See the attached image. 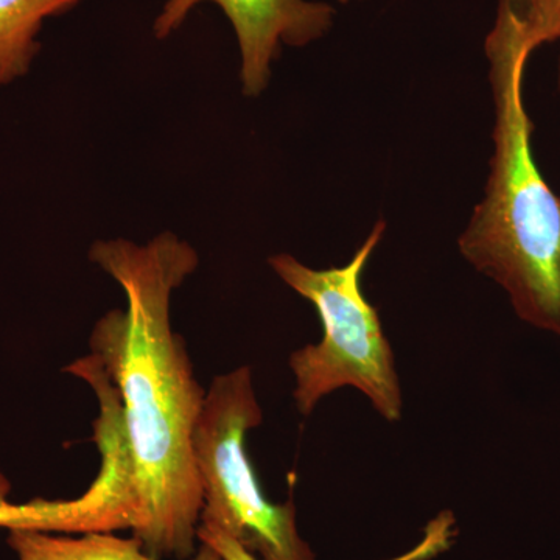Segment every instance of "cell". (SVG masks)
Instances as JSON below:
<instances>
[{"instance_id": "6da1fadb", "label": "cell", "mask_w": 560, "mask_h": 560, "mask_svg": "<svg viewBox=\"0 0 560 560\" xmlns=\"http://www.w3.org/2000/svg\"><path fill=\"white\" fill-rule=\"evenodd\" d=\"M90 259L119 283L127 307L95 324L91 355L116 393L130 470L131 533L161 560L198 550L202 489L194 433L206 389L172 327L173 291L198 268L197 250L172 232L145 245L98 241Z\"/></svg>"}, {"instance_id": "7a4b0ae2", "label": "cell", "mask_w": 560, "mask_h": 560, "mask_svg": "<svg viewBox=\"0 0 560 560\" xmlns=\"http://www.w3.org/2000/svg\"><path fill=\"white\" fill-rule=\"evenodd\" d=\"M533 54L508 14L486 38L495 128L485 198L460 234L464 259L499 283L518 319L560 338V197L533 156L534 125L523 102Z\"/></svg>"}, {"instance_id": "3957f363", "label": "cell", "mask_w": 560, "mask_h": 560, "mask_svg": "<svg viewBox=\"0 0 560 560\" xmlns=\"http://www.w3.org/2000/svg\"><path fill=\"white\" fill-rule=\"evenodd\" d=\"M385 230V221H378L345 267L315 270L285 253L270 259L276 275L315 307L323 326L319 342L294 350L289 359L293 399L302 416H311L335 390L353 388L366 396L386 422L401 420L404 396L396 357L377 308L361 285Z\"/></svg>"}, {"instance_id": "277c9868", "label": "cell", "mask_w": 560, "mask_h": 560, "mask_svg": "<svg viewBox=\"0 0 560 560\" xmlns=\"http://www.w3.org/2000/svg\"><path fill=\"white\" fill-rule=\"evenodd\" d=\"M261 420L250 366L217 375L206 389L194 433L200 525L223 530L260 560H316L298 529L293 501L271 503L250 463L246 438Z\"/></svg>"}, {"instance_id": "5b68a950", "label": "cell", "mask_w": 560, "mask_h": 560, "mask_svg": "<svg viewBox=\"0 0 560 560\" xmlns=\"http://www.w3.org/2000/svg\"><path fill=\"white\" fill-rule=\"evenodd\" d=\"M206 2L226 14L237 36L246 97L265 91L280 47L301 49L323 38L334 25V7L318 0H165L153 22V35L167 39Z\"/></svg>"}, {"instance_id": "8992f818", "label": "cell", "mask_w": 560, "mask_h": 560, "mask_svg": "<svg viewBox=\"0 0 560 560\" xmlns=\"http://www.w3.org/2000/svg\"><path fill=\"white\" fill-rule=\"evenodd\" d=\"M10 492V481L0 471V528L65 534L130 529L124 471L114 460L102 459L97 477L79 499L13 503Z\"/></svg>"}, {"instance_id": "52a82bcc", "label": "cell", "mask_w": 560, "mask_h": 560, "mask_svg": "<svg viewBox=\"0 0 560 560\" xmlns=\"http://www.w3.org/2000/svg\"><path fill=\"white\" fill-rule=\"evenodd\" d=\"M9 545L18 560H161L143 550L135 536L114 533L65 534L46 530H10ZM189 560H224L208 544H201Z\"/></svg>"}, {"instance_id": "ba28073f", "label": "cell", "mask_w": 560, "mask_h": 560, "mask_svg": "<svg viewBox=\"0 0 560 560\" xmlns=\"http://www.w3.org/2000/svg\"><path fill=\"white\" fill-rule=\"evenodd\" d=\"M84 0H0V86L27 75L40 50L44 22Z\"/></svg>"}, {"instance_id": "9c48e42d", "label": "cell", "mask_w": 560, "mask_h": 560, "mask_svg": "<svg viewBox=\"0 0 560 560\" xmlns=\"http://www.w3.org/2000/svg\"><path fill=\"white\" fill-rule=\"evenodd\" d=\"M499 9L521 25L533 51L560 39V0H500Z\"/></svg>"}, {"instance_id": "30bf717a", "label": "cell", "mask_w": 560, "mask_h": 560, "mask_svg": "<svg viewBox=\"0 0 560 560\" xmlns=\"http://www.w3.org/2000/svg\"><path fill=\"white\" fill-rule=\"evenodd\" d=\"M198 541L208 544L213 550L220 552L224 560H260L243 548L238 541L224 534L223 530L210 528V526H201L198 528ZM431 556L430 547L425 541H420L418 547L412 548L407 555L393 560H425Z\"/></svg>"}, {"instance_id": "8fae6325", "label": "cell", "mask_w": 560, "mask_h": 560, "mask_svg": "<svg viewBox=\"0 0 560 560\" xmlns=\"http://www.w3.org/2000/svg\"><path fill=\"white\" fill-rule=\"evenodd\" d=\"M558 86H559V94H560V57H559V70H558Z\"/></svg>"}, {"instance_id": "7c38bea8", "label": "cell", "mask_w": 560, "mask_h": 560, "mask_svg": "<svg viewBox=\"0 0 560 560\" xmlns=\"http://www.w3.org/2000/svg\"><path fill=\"white\" fill-rule=\"evenodd\" d=\"M341 3H348L349 0H340Z\"/></svg>"}]
</instances>
